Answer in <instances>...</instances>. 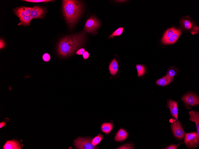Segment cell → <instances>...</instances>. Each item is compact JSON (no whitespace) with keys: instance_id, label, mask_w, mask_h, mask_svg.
<instances>
[{"instance_id":"1","label":"cell","mask_w":199,"mask_h":149,"mask_svg":"<svg viewBox=\"0 0 199 149\" xmlns=\"http://www.w3.org/2000/svg\"><path fill=\"white\" fill-rule=\"evenodd\" d=\"M85 35V33L82 32L61 38L57 46V51L59 56L66 57L74 54L84 44Z\"/></svg>"},{"instance_id":"2","label":"cell","mask_w":199,"mask_h":149,"mask_svg":"<svg viewBox=\"0 0 199 149\" xmlns=\"http://www.w3.org/2000/svg\"><path fill=\"white\" fill-rule=\"evenodd\" d=\"M62 2L63 15L69 27H72L82 14L83 4L77 0H64Z\"/></svg>"},{"instance_id":"3","label":"cell","mask_w":199,"mask_h":149,"mask_svg":"<svg viewBox=\"0 0 199 149\" xmlns=\"http://www.w3.org/2000/svg\"><path fill=\"white\" fill-rule=\"evenodd\" d=\"M184 141L186 145L189 149H194L199 144V135L197 132L186 133Z\"/></svg>"},{"instance_id":"4","label":"cell","mask_w":199,"mask_h":149,"mask_svg":"<svg viewBox=\"0 0 199 149\" xmlns=\"http://www.w3.org/2000/svg\"><path fill=\"white\" fill-rule=\"evenodd\" d=\"M181 100L187 109H191L192 106L197 105L199 104L198 97L192 92H189L184 94L182 97Z\"/></svg>"},{"instance_id":"5","label":"cell","mask_w":199,"mask_h":149,"mask_svg":"<svg viewBox=\"0 0 199 149\" xmlns=\"http://www.w3.org/2000/svg\"><path fill=\"white\" fill-rule=\"evenodd\" d=\"M100 25L99 20L94 16L90 17L86 22L84 29L87 33H94Z\"/></svg>"},{"instance_id":"6","label":"cell","mask_w":199,"mask_h":149,"mask_svg":"<svg viewBox=\"0 0 199 149\" xmlns=\"http://www.w3.org/2000/svg\"><path fill=\"white\" fill-rule=\"evenodd\" d=\"M75 146L77 148L83 149H97L92 143L90 138L78 137L74 142Z\"/></svg>"},{"instance_id":"7","label":"cell","mask_w":199,"mask_h":149,"mask_svg":"<svg viewBox=\"0 0 199 149\" xmlns=\"http://www.w3.org/2000/svg\"><path fill=\"white\" fill-rule=\"evenodd\" d=\"M171 123V128L172 133L175 138L179 139H182L184 137V132L179 122L175 120L170 119Z\"/></svg>"},{"instance_id":"8","label":"cell","mask_w":199,"mask_h":149,"mask_svg":"<svg viewBox=\"0 0 199 149\" xmlns=\"http://www.w3.org/2000/svg\"><path fill=\"white\" fill-rule=\"evenodd\" d=\"M180 20L179 23L184 29L191 30L195 26V23L188 15Z\"/></svg>"},{"instance_id":"9","label":"cell","mask_w":199,"mask_h":149,"mask_svg":"<svg viewBox=\"0 0 199 149\" xmlns=\"http://www.w3.org/2000/svg\"><path fill=\"white\" fill-rule=\"evenodd\" d=\"M45 11L44 9L40 7L35 6L32 8L30 15L32 19L41 18L43 17Z\"/></svg>"},{"instance_id":"10","label":"cell","mask_w":199,"mask_h":149,"mask_svg":"<svg viewBox=\"0 0 199 149\" xmlns=\"http://www.w3.org/2000/svg\"><path fill=\"white\" fill-rule=\"evenodd\" d=\"M178 101H175L170 99H168L167 101V106L170 110L171 114L179 122L178 118Z\"/></svg>"},{"instance_id":"11","label":"cell","mask_w":199,"mask_h":149,"mask_svg":"<svg viewBox=\"0 0 199 149\" xmlns=\"http://www.w3.org/2000/svg\"><path fill=\"white\" fill-rule=\"evenodd\" d=\"M32 8L21 7L13 9L15 14L19 18L30 15Z\"/></svg>"},{"instance_id":"12","label":"cell","mask_w":199,"mask_h":149,"mask_svg":"<svg viewBox=\"0 0 199 149\" xmlns=\"http://www.w3.org/2000/svg\"><path fill=\"white\" fill-rule=\"evenodd\" d=\"M110 74L113 76H116L118 72L119 64L115 58L113 59L111 62L108 68Z\"/></svg>"},{"instance_id":"13","label":"cell","mask_w":199,"mask_h":149,"mask_svg":"<svg viewBox=\"0 0 199 149\" xmlns=\"http://www.w3.org/2000/svg\"><path fill=\"white\" fill-rule=\"evenodd\" d=\"M189 120L195 123L196 124L197 132L199 135V113L197 111L192 110L189 112Z\"/></svg>"},{"instance_id":"14","label":"cell","mask_w":199,"mask_h":149,"mask_svg":"<svg viewBox=\"0 0 199 149\" xmlns=\"http://www.w3.org/2000/svg\"><path fill=\"white\" fill-rule=\"evenodd\" d=\"M3 148L4 149H20L21 145L16 140H9L6 142Z\"/></svg>"},{"instance_id":"15","label":"cell","mask_w":199,"mask_h":149,"mask_svg":"<svg viewBox=\"0 0 199 149\" xmlns=\"http://www.w3.org/2000/svg\"><path fill=\"white\" fill-rule=\"evenodd\" d=\"M181 33L180 29L178 30L169 37L164 43V44H170L174 43L178 39Z\"/></svg>"},{"instance_id":"16","label":"cell","mask_w":199,"mask_h":149,"mask_svg":"<svg viewBox=\"0 0 199 149\" xmlns=\"http://www.w3.org/2000/svg\"><path fill=\"white\" fill-rule=\"evenodd\" d=\"M128 136L127 132L123 129H120L116 134L115 138L116 141L122 142L126 139Z\"/></svg>"},{"instance_id":"17","label":"cell","mask_w":199,"mask_h":149,"mask_svg":"<svg viewBox=\"0 0 199 149\" xmlns=\"http://www.w3.org/2000/svg\"><path fill=\"white\" fill-rule=\"evenodd\" d=\"M173 78L166 75L165 76L158 79L156 81L157 84L161 86H164L170 83L173 80Z\"/></svg>"},{"instance_id":"18","label":"cell","mask_w":199,"mask_h":149,"mask_svg":"<svg viewBox=\"0 0 199 149\" xmlns=\"http://www.w3.org/2000/svg\"><path fill=\"white\" fill-rule=\"evenodd\" d=\"M178 30V29H175L174 27L167 29L164 33L162 39L161 41L162 43L164 44L169 37Z\"/></svg>"},{"instance_id":"19","label":"cell","mask_w":199,"mask_h":149,"mask_svg":"<svg viewBox=\"0 0 199 149\" xmlns=\"http://www.w3.org/2000/svg\"><path fill=\"white\" fill-rule=\"evenodd\" d=\"M20 22L18 25H23L24 26H29L30 24V21L32 19L30 15H27L19 18Z\"/></svg>"},{"instance_id":"20","label":"cell","mask_w":199,"mask_h":149,"mask_svg":"<svg viewBox=\"0 0 199 149\" xmlns=\"http://www.w3.org/2000/svg\"><path fill=\"white\" fill-rule=\"evenodd\" d=\"M113 127V125L111 123H104L102 125L101 129L104 133L108 134L111 131Z\"/></svg>"},{"instance_id":"21","label":"cell","mask_w":199,"mask_h":149,"mask_svg":"<svg viewBox=\"0 0 199 149\" xmlns=\"http://www.w3.org/2000/svg\"><path fill=\"white\" fill-rule=\"evenodd\" d=\"M178 72L179 70L177 68L172 66L168 70L166 75L173 79L175 76L178 73Z\"/></svg>"},{"instance_id":"22","label":"cell","mask_w":199,"mask_h":149,"mask_svg":"<svg viewBox=\"0 0 199 149\" xmlns=\"http://www.w3.org/2000/svg\"><path fill=\"white\" fill-rule=\"evenodd\" d=\"M138 76L141 77L146 73V70L145 66L141 64L137 65L136 66Z\"/></svg>"},{"instance_id":"23","label":"cell","mask_w":199,"mask_h":149,"mask_svg":"<svg viewBox=\"0 0 199 149\" xmlns=\"http://www.w3.org/2000/svg\"><path fill=\"white\" fill-rule=\"evenodd\" d=\"M103 138V136L101 135L100 134H99L92 139V143L95 146L100 143Z\"/></svg>"},{"instance_id":"24","label":"cell","mask_w":199,"mask_h":149,"mask_svg":"<svg viewBox=\"0 0 199 149\" xmlns=\"http://www.w3.org/2000/svg\"><path fill=\"white\" fill-rule=\"evenodd\" d=\"M123 30V27H120L114 31L110 36L109 38H113L116 36H119L121 35Z\"/></svg>"},{"instance_id":"25","label":"cell","mask_w":199,"mask_h":149,"mask_svg":"<svg viewBox=\"0 0 199 149\" xmlns=\"http://www.w3.org/2000/svg\"><path fill=\"white\" fill-rule=\"evenodd\" d=\"M23 1H25L28 2H46L49 1H52V0H25Z\"/></svg>"},{"instance_id":"26","label":"cell","mask_w":199,"mask_h":149,"mask_svg":"<svg viewBox=\"0 0 199 149\" xmlns=\"http://www.w3.org/2000/svg\"><path fill=\"white\" fill-rule=\"evenodd\" d=\"M133 147L132 144H128L120 147L117 149H133Z\"/></svg>"},{"instance_id":"27","label":"cell","mask_w":199,"mask_h":149,"mask_svg":"<svg viewBox=\"0 0 199 149\" xmlns=\"http://www.w3.org/2000/svg\"><path fill=\"white\" fill-rule=\"evenodd\" d=\"M184 142H181L179 143L178 144L176 145L174 144H171L165 148V149H177L178 146Z\"/></svg>"},{"instance_id":"28","label":"cell","mask_w":199,"mask_h":149,"mask_svg":"<svg viewBox=\"0 0 199 149\" xmlns=\"http://www.w3.org/2000/svg\"><path fill=\"white\" fill-rule=\"evenodd\" d=\"M42 58L43 60L45 62L49 61L50 59V57L49 55L47 53L44 54Z\"/></svg>"},{"instance_id":"29","label":"cell","mask_w":199,"mask_h":149,"mask_svg":"<svg viewBox=\"0 0 199 149\" xmlns=\"http://www.w3.org/2000/svg\"><path fill=\"white\" fill-rule=\"evenodd\" d=\"M85 51V49L83 48H80L79 49L77 52L76 54L79 55H82L84 53Z\"/></svg>"},{"instance_id":"30","label":"cell","mask_w":199,"mask_h":149,"mask_svg":"<svg viewBox=\"0 0 199 149\" xmlns=\"http://www.w3.org/2000/svg\"><path fill=\"white\" fill-rule=\"evenodd\" d=\"M83 56L84 59H88L89 57V54L88 52L85 51L83 54Z\"/></svg>"},{"instance_id":"31","label":"cell","mask_w":199,"mask_h":149,"mask_svg":"<svg viewBox=\"0 0 199 149\" xmlns=\"http://www.w3.org/2000/svg\"><path fill=\"white\" fill-rule=\"evenodd\" d=\"M0 49H1L5 46V44L4 40L2 39H0Z\"/></svg>"},{"instance_id":"32","label":"cell","mask_w":199,"mask_h":149,"mask_svg":"<svg viewBox=\"0 0 199 149\" xmlns=\"http://www.w3.org/2000/svg\"><path fill=\"white\" fill-rule=\"evenodd\" d=\"M6 124L5 122H3L0 123V128H1L4 126Z\"/></svg>"}]
</instances>
